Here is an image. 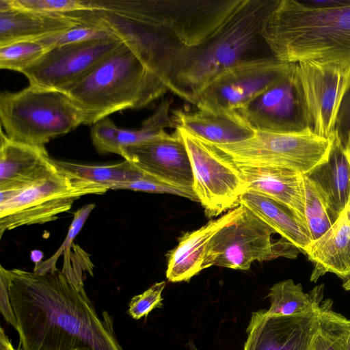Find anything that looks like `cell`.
Here are the masks:
<instances>
[{
    "instance_id": "obj_17",
    "label": "cell",
    "mask_w": 350,
    "mask_h": 350,
    "mask_svg": "<svg viewBox=\"0 0 350 350\" xmlns=\"http://www.w3.org/2000/svg\"><path fill=\"white\" fill-rule=\"evenodd\" d=\"M235 165L245 180L247 189L284 204L306 227L303 174L281 167Z\"/></svg>"
},
{
    "instance_id": "obj_20",
    "label": "cell",
    "mask_w": 350,
    "mask_h": 350,
    "mask_svg": "<svg viewBox=\"0 0 350 350\" xmlns=\"http://www.w3.org/2000/svg\"><path fill=\"white\" fill-rule=\"evenodd\" d=\"M79 23L68 15L40 13L13 6L8 0H0V46L39 40Z\"/></svg>"
},
{
    "instance_id": "obj_31",
    "label": "cell",
    "mask_w": 350,
    "mask_h": 350,
    "mask_svg": "<svg viewBox=\"0 0 350 350\" xmlns=\"http://www.w3.org/2000/svg\"><path fill=\"white\" fill-rule=\"evenodd\" d=\"M13 6L48 14L91 10V0H8Z\"/></svg>"
},
{
    "instance_id": "obj_9",
    "label": "cell",
    "mask_w": 350,
    "mask_h": 350,
    "mask_svg": "<svg viewBox=\"0 0 350 350\" xmlns=\"http://www.w3.org/2000/svg\"><path fill=\"white\" fill-rule=\"evenodd\" d=\"M192 167L193 191L207 217H217L240 206L247 186L237 166L211 144L176 126Z\"/></svg>"
},
{
    "instance_id": "obj_2",
    "label": "cell",
    "mask_w": 350,
    "mask_h": 350,
    "mask_svg": "<svg viewBox=\"0 0 350 350\" xmlns=\"http://www.w3.org/2000/svg\"><path fill=\"white\" fill-rule=\"evenodd\" d=\"M277 0H243L226 21L174 63L167 86L195 105L201 93L226 71L244 64L277 59L262 33L264 21Z\"/></svg>"
},
{
    "instance_id": "obj_4",
    "label": "cell",
    "mask_w": 350,
    "mask_h": 350,
    "mask_svg": "<svg viewBox=\"0 0 350 350\" xmlns=\"http://www.w3.org/2000/svg\"><path fill=\"white\" fill-rule=\"evenodd\" d=\"M169 90L125 44L95 66L65 92L94 124L126 109L146 107Z\"/></svg>"
},
{
    "instance_id": "obj_12",
    "label": "cell",
    "mask_w": 350,
    "mask_h": 350,
    "mask_svg": "<svg viewBox=\"0 0 350 350\" xmlns=\"http://www.w3.org/2000/svg\"><path fill=\"white\" fill-rule=\"evenodd\" d=\"M122 42L110 38L54 46L21 73L29 85L64 92Z\"/></svg>"
},
{
    "instance_id": "obj_41",
    "label": "cell",
    "mask_w": 350,
    "mask_h": 350,
    "mask_svg": "<svg viewBox=\"0 0 350 350\" xmlns=\"http://www.w3.org/2000/svg\"><path fill=\"white\" fill-rule=\"evenodd\" d=\"M78 350H88V349H78Z\"/></svg>"
},
{
    "instance_id": "obj_24",
    "label": "cell",
    "mask_w": 350,
    "mask_h": 350,
    "mask_svg": "<svg viewBox=\"0 0 350 350\" xmlns=\"http://www.w3.org/2000/svg\"><path fill=\"white\" fill-rule=\"evenodd\" d=\"M57 167L71 179L86 182L107 189H118L128 183L137 180L145 176L131 162L108 165H86L53 159Z\"/></svg>"
},
{
    "instance_id": "obj_37",
    "label": "cell",
    "mask_w": 350,
    "mask_h": 350,
    "mask_svg": "<svg viewBox=\"0 0 350 350\" xmlns=\"http://www.w3.org/2000/svg\"><path fill=\"white\" fill-rule=\"evenodd\" d=\"M345 150H346L347 154L349 158V161L350 162V139L346 142V144L345 145ZM348 207H350V201H349Z\"/></svg>"
},
{
    "instance_id": "obj_35",
    "label": "cell",
    "mask_w": 350,
    "mask_h": 350,
    "mask_svg": "<svg viewBox=\"0 0 350 350\" xmlns=\"http://www.w3.org/2000/svg\"><path fill=\"white\" fill-rule=\"evenodd\" d=\"M0 310L5 321L16 329V321L10 303L8 281L1 272H0Z\"/></svg>"
},
{
    "instance_id": "obj_22",
    "label": "cell",
    "mask_w": 350,
    "mask_h": 350,
    "mask_svg": "<svg viewBox=\"0 0 350 350\" xmlns=\"http://www.w3.org/2000/svg\"><path fill=\"white\" fill-rule=\"evenodd\" d=\"M306 176L338 218L350 201V162L345 146L335 135L327 161Z\"/></svg>"
},
{
    "instance_id": "obj_26",
    "label": "cell",
    "mask_w": 350,
    "mask_h": 350,
    "mask_svg": "<svg viewBox=\"0 0 350 350\" xmlns=\"http://www.w3.org/2000/svg\"><path fill=\"white\" fill-rule=\"evenodd\" d=\"M172 103L170 97L162 99L154 112L137 129L118 127L114 136L116 154L121 155L126 147L167 136L166 129H175L176 124L170 115Z\"/></svg>"
},
{
    "instance_id": "obj_6",
    "label": "cell",
    "mask_w": 350,
    "mask_h": 350,
    "mask_svg": "<svg viewBox=\"0 0 350 350\" xmlns=\"http://www.w3.org/2000/svg\"><path fill=\"white\" fill-rule=\"evenodd\" d=\"M333 139L307 129L290 133L256 131L253 137L239 143L209 144L235 164L286 168L307 175L327 161Z\"/></svg>"
},
{
    "instance_id": "obj_13",
    "label": "cell",
    "mask_w": 350,
    "mask_h": 350,
    "mask_svg": "<svg viewBox=\"0 0 350 350\" xmlns=\"http://www.w3.org/2000/svg\"><path fill=\"white\" fill-rule=\"evenodd\" d=\"M296 74L310 128L321 137L332 138L341 100L350 85V70L306 62L296 64Z\"/></svg>"
},
{
    "instance_id": "obj_40",
    "label": "cell",
    "mask_w": 350,
    "mask_h": 350,
    "mask_svg": "<svg viewBox=\"0 0 350 350\" xmlns=\"http://www.w3.org/2000/svg\"><path fill=\"white\" fill-rule=\"evenodd\" d=\"M190 350H198L197 348L195 347V345L191 343L189 345Z\"/></svg>"
},
{
    "instance_id": "obj_8",
    "label": "cell",
    "mask_w": 350,
    "mask_h": 350,
    "mask_svg": "<svg viewBox=\"0 0 350 350\" xmlns=\"http://www.w3.org/2000/svg\"><path fill=\"white\" fill-rule=\"evenodd\" d=\"M107 191L103 187L71 179L59 170L19 191H0V237L5 231L20 226L54 221L81 196Z\"/></svg>"
},
{
    "instance_id": "obj_1",
    "label": "cell",
    "mask_w": 350,
    "mask_h": 350,
    "mask_svg": "<svg viewBox=\"0 0 350 350\" xmlns=\"http://www.w3.org/2000/svg\"><path fill=\"white\" fill-rule=\"evenodd\" d=\"M0 272L19 335L18 350H124L106 311L100 317L84 288L57 267L45 273Z\"/></svg>"
},
{
    "instance_id": "obj_28",
    "label": "cell",
    "mask_w": 350,
    "mask_h": 350,
    "mask_svg": "<svg viewBox=\"0 0 350 350\" xmlns=\"http://www.w3.org/2000/svg\"><path fill=\"white\" fill-rule=\"evenodd\" d=\"M317 312L324 339L323 350H347L350 320L334 310L333 301L329 299L320 301Z\"/></svg>"
},
{
    "instance_id": "obj_30",
    "label": "cell",
    "mask_w": 350,
    "mask_h": 350,
    "mask_svg": "<svg viewBox=\"0 0 350 350\" xmlns=\"http://www.w3.org/2000/svg\"><path fill=\"white\" fill-rule=\"evenodd\" d=\"M117 38L107 30L92 25L79 23L68 29L36 40L47 49L54 46L86 41Z\"/></svg>"
},
{
    "instance_id": "obj_5",
    "label": "cell",
    "mask_w": 350,
    "mask_h": 350,
    "mask_svg": "<svg viewBox=\"0 0 350 350\" xmlns=\"http://www.w3.org/2000/svg\"><path fill=\"white\" fill-rule=\"evenodd\" d=\"M0 120L10 139L44 147L84 124L85 116L65 92L29 85L18 92L1 93Z\"/></svg>"
},
{
    "instance_id": "obj_15",
    "label": "cell",
    "mask_w": 350,
    "mask_h": 350,
    "mask_svg": "<svg viewBox=\"0 0 350 350\" xmlns=\"http://www.w3.org/2000/svg\"><path fill=\"white\" fill-rule=\"evenodd\" d=\"M120 156L161 182L193 192L190 159L176 127L172 134L123 148Z\"/></svg>"
},
{
    "instance_id": "obj_3",
    "label": "cell",
    "mask_w": 350,
    "mask_h": 350,
    "mask_svg": "<svg viewBox=\"0 0 350 350\" xmlns=\"http://www.w3.org/2000/svg\"><path fill=\"white\" fill-rule=\"evenodd\" d=\"M262 33L280 62L350 70V3L314 7L297 0H277Z\"/></svg>"
},
{
    "instance_id": "obj_39",
    "label": "cell",
    "mask_w": 350,
    "mask_h": 350,
    "mask_svg": "<svg viewBox=\"0 0 350 350\" xmlns=\"http://www.w3.org/2000/svg\"><path fill=\"white\" fill-rule=\"evenodd\" d=\"M347 350H350V333H349V337H348V339H347Z\"/></svg>"
},
{
    "instance_id": "obj_42",
    "label": "cell",
    "mask_w": 350,
    "mask_h": 350,
    "mask_svg": "<svg viewBox=\"0 0 350 350\" xmlns=\"http://www.w3.org/2000/svg\"><path fill=\"white\" fill-rule=\"evenodd\" d=\"M348 207V206H347ZM350 208V207H349Z\"/></svg>"
},
{
    "instance_id": "obj_10",
    "label": "cell",
    "mask_w": 350,
    "mask_h": 350,
    "mask_svg": "<svg viewBox=\"0 0 350 350\" xmlns=\"http://www.w3.org/2000/svg\"><path fill=\"white\" fill-rule=\"evenodd\" d=\"M296 64L247 105L235 111L254 131L290 133L310 129Z\"/></svg>"
},
{
    "instance_id": "obj_16",
    "label": "cell",
    "mask_w": 350,
    "mask_h": 350,
    "mask_svg": "<svg viewBox=\"0 0 350 350\" xmlns=\"http://www.w3.org/2000/svg\"><path fill=\"white\" fill-rule=\"evenodd\" d=\"M58 172L45 147L12 141L1 129L0 191H19Z\"/></svg>"
},
{
    "instance_id": "obj_32",
    "label": "cell",
    "mask_w": 350,
    "mask_h": 350,
    "mask_svg": "<svg viewBox=\"0 0 350 350\" xmlns=\"http://www.w3.org/2000/svg\"><path fill=\"white\" fill-rule=\"evenodd\" d=\"M165 281L154 283L143 293L133 297L129 304V314L135 319L147 315L154 308L163 306L162 292L165 288Z\"/></svg>"
},
{
    "instance_id": "obj_18",
    "label": "cell",
    "mask_w": 350,
    "mask_h": 350,
    "mask_svg": "<svg viewBox=\"0 0 350 350\" xmlns=\"http://www.w3.org/2000/svg\"><path fill=\"white\" fill-rule=\"evenodd\" d=\"M241 205L178 239L177 245L167 254L166 278L172 282H188L202 270L208 242L213 236L241 211Z\"/></svg>"
},
{
    "instance_id": "obj_29",
    "label": "cell",
    "mask_w": 350,
    "mask_h": 350,
    "mask_svg": "<svg viewBox=\"0 0 350 350\" xmlns=\"http://www.w3.org/2000/svg\"><path fill=\"white\" fill-rule=\"evenodd\" d=\"M48 49L38 40H23L0 46V68L22 72Z\"/></svg>"
},
{
    "instance_id": "obj_21",
    "label": "cell",
    "mask_w": 350,
    "mask_h": 350,
    "mask_svg": "<svg viewBox=\"0 0 350 350\" xmlns=\"http://www.w3.org/2000/svg\"><path fill=\"white\" fill-rule=\"evenodd\" d=\"M172 114L176 126L213 145L239 143L251 139L256 133L235 112L213 113L176 109Z\"/></svg>"
},
{
    "instance_id": "obj_34",
    "label": "cell",
    "mask_w": 350,
    "mask_h": 350,
    "mask_svg": "<svg viewBox=\"0 0 350 350\" xmlns=\"http://www.w3.org/2000/svg\"><path fill=\"white\" fill-rule=\"evenodd\" d=\"M334 135L344 146L350 139V85L345 93L339 107Z\"/></svg>"
},
{
    "instance_id": "obj_19",
    "label": "cell",
    "mask_w": 350,
    "mask_h": 350,
    "mask_svg": "<svg viewBox=\"0 0 350 350\" xmlns=\"http://www.w3.org/2000/svg\"><path fill=\"white\" fill-rule=\"evenodd\" d=\"M305 254L313 263L310 280L327 273L345 280L350 277V208L347 207L333 225L312 241Z\"/></svg>"
},
{
    "instance_id": "obj_33",
    "label": "cell",
    "mask_w": 350,
    "mask_h": 350,
    "mask_svg": "<svg viewBox=\"0 0 350 350\" xmlns=\"http://www.w3.org/2000/svg\"><path fill=\"white\" fill-rule=\"evenodd\" d=\"M92 126L91 138L96 150L100 154L114 153V134L118 126L107 117Z\"/></svg>"
},
{
    "instance_id": "obj_7",
    "label": "cell",
    "mask_w": 350,
    "mask_h": 350,
    "mask_svg": "<svg viewBox=\"0 0 350 350\" xmlns=\"http://www.w3.org/2000/svg\"><path fill=\"white\" fill-rule=\"evenodd\" d=\"M241 205V204H240ZM243 205L239 213L220 228L206 247L202 270L213 265L248 270L252 262L279 257L295 258L299 250Z\"/></svg>"
},
{
    "instance_id": "obj_25",
    "label": "cell",
    "mask_w": 350,
    "mask_h": 350,
    "mask_svg": "<svg viewBox=\"0 0 350 350\" xmlns=\"http://www.w3.org/2000/svg\"><path fill=\"white\" fill-rule=\"evenodd\" d=\"M267 297L271 303L267 313L271 315L291 316L306 313L314 309L323 297V285L315 286L309 293L301 284L288 279L275 284Z\"/></svg>"
},
{
    "instance_id": "obj_38",
    "label": "cell",
    "mask_w": 350,
    "mask_h": 350,
    "mask_svg": "<svg viewBox=\"0 0 350 350\" xmlns=\"http://www.w3.org/2000/svg\"><path fill=\"white\" fill-rule=\"evenodd\" d=\"M342 287L347 291L350 290V277L344 280Z\"/></svg>"
},
{
    "instance_id": "obj_23",
    "label": "cell",
    "mask_w": 350,
    "mask_h": 350,
    "mask_svg": "<svg viewBox=\"0 0 350 350\" xmlns=\"http://www.w3.org/2000/svg\"><path fill=\"white\" fill-rule=\"evenodd\" d=\"M240 204L249 208L299 252L306 253L311 237L305 226L288 207L249 189L241 196Z\"/></svg>"
},
{
    "instance_id": "obj_36",
    "label": "cell",
    "mask_w": 350,
    "mask_h": 350,
    "mask_svg": "<svg viewBox=\"0 0 350 350\" xmlns=\"http://www.w3.org/2000/svg\"><path fill=\"white\" fill-rule=\"evenodd\" d=\"M0 350H16L2 327L0 329Z\"/></svg>"
},
{
    "instance_id": "obj_11",
    "label": "cell",
    "mask_w": 350,
    "mask_h": 350,
    "mask_svg": "<svg viewBox=\"0 0 350 350\" xmlns=\"http://www.w3.org/2000/svg\"><path fill=\"white\" fill-rule=\"evenodd\" d=\"M295 64L278 59L241 65L216 79L200 95L198 110L213 113H232L244 107Z\"/></svg>"
},
{
    "instance_id": "obj_27",
    "label": "cell",
    "mask_w": 350,
    "mask_h": 350,
    "mask_svg": "<svg viewBox=\"0 0 350 350\" xmlns=\"http://www.w3.org/2000/svg\"><path fill=\"white\" fill-rule=\"evenodd\" d=\"M304 219L312 241L322 236L338 219L306 175H304Z\"/></svg>"
},
{
    "instance_id": "obj_14",
    "label": "cell",
    "mask_w": 350,
    "mask_h": 350,
    "mask_svg": "<svg viewBox=\"0 0 350 350\" xmlns=\"http://www.w3.org/2000/svg\"><path fill=\"white\" fill-rule=\"evenodd\" d=\"M317 304L312 310L291 316L253 312L246 329L243 350H323Z\"/></svg>"
}]
</instances>
